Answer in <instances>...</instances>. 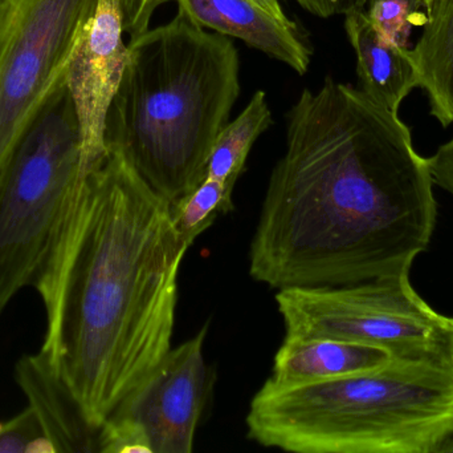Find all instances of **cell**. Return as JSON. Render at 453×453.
<instances>
[{"label": "cell", "instance_id": "cell-1", "mask_svg": "<svg viewBox=\"0 0 453 453\" xmlns=\"http://www.w3.org/2000/svg\"><path fill=\"white\" fill-rule=\"evenodd\" d=\"M434 186L399 113L326 77L288 112L287 148L250 242V276L281 290L410 274L435 233Z\"/></svg>", "mask_w": 453, "mask_h": 453}, {"label": "cell", "instance_id": "cell-2", "mask_svg": "<svg viewBox=\"0 0 453 453\" xmlns=\"http://www.w3.org/2000/svg\"><path fill=\"white\" fill-rule=\"evenodd\" d=\"M190 246L172 205L106 151L34 285L47 314L40 351L96 427L172 348L178 274Z\"/></svg>", "mask_w": 453, "mask_h": 453}, {"label": "cell", "instance_id": "cell-3", "mask_svg": "<svg viewBox=\"0 0 453 453\" xmlns=\"http://www.w3.org/2000/svg\"><path fill=\"white\" fill-rule=\"evenodd\" d=\"M239 74L232 40L178 10L169 23L130 39L106 119V151L124 157L173 207L206 178L239 98Z\"/></svg>", "mask_w": 453, "mask_h": 453}, {"label": "cell", "instance_id": "cell-4", "mask_svg": "<svg viewBox=\"0 0 453 453\" xmlns=\"http://www.w3.org/2000/svg\"><path fill=\"white\" fill-rule=\"evenodd\" d=\"M248 436L297 453H438L453 433V361L391 358L327 382L265 385Z\"/></svg>", "mask_w": 453, "mask_h": 453}, {"label": "cell", "instance_id": "cell-5", "mask_svg": "<svg viewBox=\"0 0 453 453\" xmlns=\"http://www.w3.org/2000/svg\"><path fill=\"white\" fill-rule=\"evenodd\" d=\"M92 169L65 82L0 168V316L20 290L34 287Z\"/></svg>", "mask_w": 453, "mask_h": 453}, {"label": "cell", "instance_id": "cell-6", "mask_svg": "<svg viewBox=\"0 0 453 453\" xmlns=\"http://www.w3.org/2000/svg\"><path fill=\"white\" fill-rule=\"evenodd\" d=\"M285 335L374 346L393 358L453 361V316L420 297L410 274L279 290Z\"/></svg>", "mask_w": 453, "mask_h": 453}, {"label": "cell", "instance_id": "cell-7", "mask_svg": "<svg viewBox=\"0 0 453 453\" xmlns=\"http://www.w3.org/2000/svg\"><path fill=\"white\" fill-rule=\"evenodd\" d=\"M98 0H0V168L50 96Z\"/></svg>", "mask_w": 453, "mask_h": 453}, {"label": "cell", "instance_id": "cell-8", "mask_svg": "<svg viewBox=\"0 0 453 453\" xmlns=\"http://www.w3.org/2000/svg\"><path fill=\"white\" fill-rule=\"evenodd\" d=\"M209 327L186 340L119 402L101 426L103 453H191L214 388L204 356Z\"/></svg>", "mask_w": 453, "mask_h": 453}, {"label": "cell", "instance_id": "cell-9", "mask_svg": "<svg viewBox=\"0 0 453 453\" xmlns=\"http://www.w3.org/2000/svg\"><path fill=\"white\" fill-rule=\"evenodd\" d=\"M124 32L119 0H98L69 63L66 87L76 109L85 164L89 168L106 156V119L127 61Z\"/></svg>", "mask_w": 453, "mask_h": 453}, {"label": "cell", "instance_id": "cell-10", "mask_svg": "<svg viewBox=\"0 0 453 453\" xmlns=\"http://www.w3.org/2000/svg\"><path fill=\"white\" fill-rule=\"evenodd\" d=\"M178 10L203 28L237 37L245 44L303 74L311 50L298 27L285 15L256 0H175Z\"/></svg>", "mask_w": 453, "mask_h": 453}, {"label": "cell", "instance_id": "cell-11", "mask_svg": "<svg viewBox=\"0 0 453 453\" xmlns=\"http://www.w3.org/2000/svg\"><path fill=\"white\" fill-rule=\"evenodd\" d=\"M15 379L42 420L55 453L100 452L101 428L89 422L79 399L45 354L21 356Z\"/></svg>", "mask_w": 453, "mask_h": 453}, {"label": "cell", "instance_id": "cell-12", "mask_svg": "<svg viewBox=\"0 0 453 453\" xmlns=\"http://www.w3.org/2000/svg\"><path fill=\"white\" fill-rule=\"evenodd\" d=\"M393 356L382 348L330 338L285 335L266 383L295 387L370 371Z\"/></svg>", "mask_w": 453, "mask_h": 453}, {"label": "cell", "instance_id": "cell-13", "mask_svg": "<svg viewBox=\"0 0 453 453\" xmlns=\"http://www.w3.org/2000/svg\"><path fill=\"white\" fill-rule=\"evenodd\" d=\"M343 16L346 35L356 53L359 90L375 103L399 113L407 96L419 85L410 47L385 39L365 8Z\"/></svg>", "mask_w": 453, "mask_h": 453}, {"label": "cell", "instance_id": "cell-14", "mask_svg": "<svg viewBox=\"0 0 453 453\" xmlns=\"http://www.w3.org/2000/svg\"><path fill=\"white\" fill-rule=\"evenodd\" d=\"M426 16L422 35L409 52L431 116L449 128L453 124V0H436Z\"/></svg>", "mask_w": 453, "mask_h": 453}, {"label": "cell", "instance_id": "cell-15", "mask_svg": "<svg viewBox=\"0 0 453 453\" xmlns=\"http://www.w3.org/2000/svg\"><path fill=\"white\" fill-rule=\"evenodd\" d=\"M272 112L263 90L253 93L242 113L228 122L215 141L206 177L236 185L253 144L271 127Z\"/></svg>", "mask_w": 453, "mask_h": 453}, {"label": "cell", "instance_id": "cell-16", "mask_svg": "<svg viewBox=\"0 0 453 453\" xmlns=\"http://www.w3.org/2000/svg\"><path fill=\"white\" fill-rule=\"evenodd\" d=\"M234 184L206 177L193 191L173 205V220L180 236L193 245L220 215L234 209Z\"/></svg>", "mask_w": 453, "mask_h": 453}, {"label": "cell", "instance_id": "cell-17", "mask_svg": "<svg viewBox=\"0 0 453 453\" xmlns=\"http://www.w3.org/2000/svg\"><path fill=\"white\" fill-rule=\"evenodd\" d=\"M0 453H55L42 420L31 406L0 422Z\"/></svg>", "mask_w": 453, "mask_h": 453}, {"label": "cell", "instance_id": "cell-18", "mask_svg": "<svg viewBox=\"0 0 453 453\" xmlns=\"http://www.w3.org/2000/svg\"><path fill=\"white\" fill-rule=\"evenodd\" d=\"M365 10L375 29L388 42L402 47H409L411 29L425 24L404 0H374Z\"/></svg>", "mask_w": 453, "mask_h": 453}, {"label": "cell", "instance_id": "cell-19", "mask_svg": "<svg viewBox=\"0 0 453 453\" xmlns=\"http://www.w3.org/2000/svg\"><path fill=\"white\" fill-rule=\"evenodd\" d=\"M124 31L134 39L150 28L156 11L167 0H119Z\"/></svg>", "mask_w": 453, "mask_h": 453}, {"label": "cell", "instance_id": "cell-20", "mask_svg": "<svg viewBox=\"0 0 453 453\" xmlns=\"http://www.w3.org/2000/svg\"><path fill=\"white\" fill-rule=\"evenodd\" d=\"M427 159L434 184L453 199V136L451 140L439 146L435 153Z\"/></svg>", "mask_w": 453, "mask_h": 453}, {"label": "cell", "instance_id": "cell-21", "mask_svg": "<svg viewBox=\"0 0 453 453\" xmlns=\"http://www.w3.org/2000/svg\"><path fill=\"white\" fill-rule=\"evenodd\" d=\"M301 7L319 18L346 15L357 8H366V0H296Z\"/></svg>", "mask_w": 453, "mask_h": 453}, {"label": "cell", "instance_id": "cell-22", "mask_svg": "<svg viewBox=\"0 0 453 453\" xmlns=\"http://www.w3.org/2000/svg\"><path fill=\"white\" fill-rule=\"evenodd\" d=\"M374 2V0H366V7L370 4V3ZM404 2L409 3L411 10L414 11L415 15L418 18L422 19L423 21H426V18H427V11L430 10L431 5L436 2V0H404Z\"/></svg>", "mask_w": 453, "mask_h": 453}, {"label": "cell", "instance_id": "cell-23", "mask_svg": "<svg viewBox=\"0 0 453 453\" xmlns=\"http://www.w3.org/2000/svg\"><path fill=\"white\" fill-rule=\"evenodd\" d=\"M256 2L260 3V4L269 8V10L276 11V12H284L281 4H280V0H256Z\"/></svg>", "mask_w": 453, "mask_h": 453}, {"label": "cell", "instance_id": "cell-24", "mask_svg": "<svg viewBox=\"0 0 453 453\" xmlns=\"http://www.w3.org/2000/svg\"><path fill=\"white\" fill-rule=\"evenodd\" d=\"M438 453H453V433L439 447Z\"/></svg>", "mask_w": 453, "mask_h": 453}]
</instances>
